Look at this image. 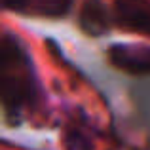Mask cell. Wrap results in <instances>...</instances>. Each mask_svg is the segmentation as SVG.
<instances>
[{"instance_id":"cell-3","label":"cell","mask_w":150,"mask_h":150,"mask_svg":"<svg viewBox=\"0 0 150 150\" xmlns=\"http://www.w3.org/2000/svg\"><path fill=\"white\" fill-rule=\"evenodd\" d=\"M114 27L150 36V0H114Z\"/></svg>"},{"instance_id":"cell-5","label":"cell","mask_w":150,"mask_h":150,"mask_svg":"<svg viewBox=\"0 0 150 150\" xmlns=\"http://www.w3.org/2000/svg\"><path fill=\"white\" fill-rule=\"evenodd\" d=\"M4 10L29 17H65L76 0H0Z\"/></svg>"},{"instance_id":"cell-2","label":"cell","mask_w":150,"mask_h":150,"mask_svg":"<svg viewBox=\"0 0 150 150\" xmlns=\"http://www.w3.org/2000/svg\"><path fill=\"white\" fill-rule=\"evenodd\" d=\"M110 65L133 76H150V46L112 44L106 51Z\"/></svg>"},{"instance_id":"cell-1","label":"cell","mask_w":150,"mask_h":150,"mask_svg":"<svg viewBox=\"0 0 150 150\" xmlns=\"http://www.w3.org/2000/svg\"><path fill=\"white\" fill-rule=\"evenodd\" d=\"M38 88L29 53L17 36H0V101L10 116H19L36 101Z\"/></svg>"},{"instance_id":"cell-4","label":"cell","mask_w":150,"mask_h":150,"mask_svg":"<svg viewBox=\"0 0 150 150\" xmlns=\"http://www.w3.org/2000/svg\"><path fill=\"white\" fill-rule=\"evenodd\" d=\"M78 27L88 36H103L114 27L112 8L105 0H82L76 13Z\"/></svg>"}]
</instances>
